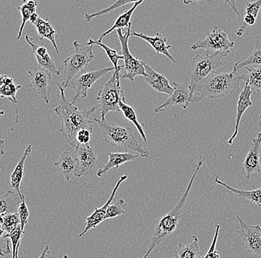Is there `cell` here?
<instances>
[{
    "instance_id": "cb8c5ba5",
    "label": "cell",
    "mask_w": 261,
    "mask_h": 258,
    "mask_svg": "<svg viewBox=\"0 0 261 258\" xmlns=\"http://www.w3.org/2000/svg\"><path fill=\"white\" fill-rule=\"evenodd\" d=\"M109 155V161L106 163V166L98 170L97 173V176L98 177H102L104 175H106L109 171L111 170L115 169V171H117L122 165L125 164V163L129 162V161H134L140 157V154H135L133 153H108Z\"/></svg>"
},
{
    "instance_id": "836d02e7",
    "label": "cell",
    "mask_w": 261,
    "mask_h": 258,
    "mask_svg": "<svg viewBox=\"0 0 261 258\" xmlns=\"http://www.w3.org/2000/svg\"><path fill=\"white\" fill-rule=\"evenodd\" d=\"M21 224L19 213H6L1 215V235L8 233L14 231V229Z\"/></svg>"
},
{
    "instance_id": "b9f144b4",
    "label": "cell",
    "mask_w": 261,
    "mask_h": 258,
    "mask_svg": "<svg viewBox=\"0 0 261 258\" xmlns=\"http://www.w3.org/2000/svg\"><path fill=\"white\" fill-rule=\"evenodd\" d=\"M220 229V225H217L216 229H215V236H214L213 240H212L211 246H210V249L208 250V252H207V254L205 255V258H218L220 257V253L217 251L216 249H215V248H216L217 242H218Z\"/></svg>"
},
{
    "instance_id": "7bdbcfd3",
    "label": "cell",
    "mask_w": 261,
    "mask_h": 258,
    "mask_svg": "<svg viewBox=\"0 0 261 258\" xmlns=\"http://www.w3.org/2000/svg\"><path fill=\"white\" fill-rule=\"evenodd\" d=\"M221 1L224 2L226 4L228 5V6H230V8H231V10H232V11L236 13L237 15H241V14H240L238 9H237L236 0H221Z\"/></svg>"
},
{
    "instance_id": "ffe728a7",
    "label": "cell",
    "mask_w": 261,
    "mask_h": 258,
    "mask_svg": "<svg viewBox=\"0 0 261 258\" xmlns=\"http://www.w3.org/2000/svg\"><path fill=\"white\" fill-rule=\"evenodd\" d=\"M55 166L65 180L68 182L71 180L77 170L78 161L76 150H65L55 163Z\"/></svg>"
},
{
    "instance_id": "484cf974",
    "label": "cell",
    "mask_w": 261,
    "mask_h": 258,
    "mask_svg": "<svg viewBox=\"0 0 261 258\" xmlns=\"http://www.w3.org/2000/svg\"><path fill=\"white\" fill-rule=\"evenodd\" d=\"M215 182L217 184L223 186V187L227 189L230 192L236 194L238 197L244 198L245 200L249 201V202L254 204V205L261 207V187L250 191L240 190V189H237L236 187H231V186L225 183L223 181L220 180L218 176L215 177Z\"/></svg>"
},
{
    "instance_id": "7402d4cb",
    "label": "cell",
    "mask_w": 261,
    "mask_h": 258,
    "mask_svg": "<svg viewBox=\"0 0 261 258\" xmlns=\"http://www.w3.org/2000/svg\"><path fill=\"white\" fill-rule=\"evenodd\" d=\"M145 68H146V77H144L146 83L153 88L155 91L160 93L171 96L174 90V86H171L169 80L154 71L149 65L146 64L144 62Z\"/></svg>"
},
{
    "instance_id": "8fae6325",
    "label": "cell",
    "mask_w": 261,
    "mask_h": 258,
    "mask_svg": "<svg viewBox=\"0 0 261 258\" xmlns=\"http://www.w3.org/2000/svg\"><path fill=\"white\" fill-rule=\"evenodd\" d=\"M240 228L237 231L242 240L243 247L249 254L261 257V227L245 223L240 216H237Z\"/></svg>"
},
{
    "instance_id": "9c48e42d",
    "label": "cell",
    "mask_w": 261,
    "mask_h": 258,
    "mask_svg": "<svg viewBox=\"0 0 261 258\" xmlns=\"http://www.w3.org/2000/svg\"><path fill=\"white\" fill-rule=\"evenodd\" d=\"M114 67L110 68H98L92 71L85 72L80 73L73 78L69 83L68 87L72 88L75 90L71 102L75 104L80 99H86L88 96V91L92 87L93 85L97 82L104 75L110 72L114 71Z\"/></svg>"
},
{
    "instance_id": "ba28073f",
    "label": "cell",
    "mask_w": 261,
    "mask_h": 258,
    "mask_svg": "<svg viewBox=\"0 0 261 258\" xmlns=\"http://www.w3.org/2000/svg\"><path fill=\"white\" fill-rule=\"evenodd\" d=\"M132 26L127 28L126 32L123 33L124 29H117V35L121 45V52L124 60V74L121 75V79H127L129 81H135V78L138 76L146 77V68L144 62L138 60L132 55L129 50V42L130 33H132Z\"/></svg>"
},
{
    "instance_id": "bcb514c9",
    "label": "cell",
    "mask_w": 261,
    "mask_h": 258,
    "mask_svg": "<svg viewBox=\"0 0 261 258\" xmlns=\"http://www.w3.org/2000/svg\"><path fill=\"white\" fill-rule=\"evenodd\" d=\"M48 249V246H47L45 248V251H43V253H42V254L40 255V257H46V251Z\"/></svg>"
},
{
    "instance_id": "52a82bcc",
    "label": "cell",
    "mask_w": 261,
    "mask_h": 258,
    "mask_svg": "<svg viewBox=\"0 0 261 258\" xmlns=\"http://www.w3.org/2000/svg\"><path fill=\"white\" fill-rule=\"evenodd\" d=\"M93 46L94 45H82L78 41L73 42V48L74 51L69 58L64 61V75L65 80L62 83L65 89L69 86V83L72 81L73 78L80 73H83L90 62L94 59V55L93 53Z\"/></svg>"
},
{
    "instance_id": "e575fe53",
    "label": "cell",
    "mask_w": 261,
    "mask_h": 258,
    "mask_svg": "<svg viewBox=\"0 0 261 258\" xmlns=\"http://www.w3.org/2000/svg\"><path fill=\"white\" fill-rule=\"evenodd\" d=\"M140 1H141V0H117L115 3H114L113 4L109 6V8L99 10V11L95 13H89H89H86V14H85V19H86L87 22H91L94 18L102 17V16L106 15V14L112 12V11H114V10L125 6V5L130 4V3H137V2Z\"/></svg>"
},
{
    "instance_id": "8d00e7d4",
    "label": "cell",
    "mask_w": 261,
    "mask_h": 258,
    "mask_svg": "<svg viewBox=\"0 0 261 258\" xmlns=\"http://www.w3.org/2000/svg\"><path fill=\"white\" fill-rule=\"evenodd\" d=\"M125 201L122 199L117 200L115 203L110 204L108 208L107 213L105 217V220L109 219L115 218V217L125 215Z\"/></svg>"
},
{
    "instance_id": "e0dca14e",
    "label": "cell",
    "mask_w": 261,
    "mask_h": 258,
    "mask_svg": "<svg viewBox=\"0 0 261 258\" xmlns=\"http://www.w3.org/2000/svg\"><path fill=\"white\" fill-rule=\"evenodd\" d=\"M25 40L32 48L33 54L35 57L38 66L43 67V68L50 71L52 74L59 76L61 73L62 68H57L53 59L49 55L47 49L45 47L42 46V45H38L35 40L33 39V37H30L28 34L25 36Z\"/></svg>"
},
{
    "instance_id": "3957f363",
    "label": "cell",
    "mask_w": 261,
    "mask_h": 258,
    "mask_svg": "<svg viewBox=\"0 0 261 258\" xmlns=\"http://www.w3.org/2000/svg\"><path fill=\"white\" fill-rule=\"evenodd\" d=\"M103 135V142L114 148H123L138 153L143 158H149V149L143 148L134 136L132 128L121 127L102 119H94Z\"/></svg>"
},
{
    "instance_id": "ee69618b",
    "label": "cell",
    "mask_w": 261,
    "mask_h": 258,
    "mask_svg": "<svg viewBox=\"0 0 261 258\" xmlns=\"http://www.w3.org/2000/svg\"><path fill=\"white\" fill-rule=\"evenodd\" d=\"M208 1V0H184V3L185 5L192 4V3H197V4L204 5Z\"/></svg>"
},
{
    "instance_id": "5bb4252c",
    "label": "cell",
    "mask_w": 261,
    "mask_h": 258,
    "mask_svg": "<svg viewBox=\"0 0 261 258\" xmlns=\"http://www.w3.org/2000/svg\"><path fill=\"white\" fill-rule=\"evenodd\" d=\"M174 87V92L169 99L163 104L155 109V112H162L172 107H181L186 109L189 105L193 104V97L191 94L189 85L181 84L174 82L173 83Z\"/></svg>"
},
{
    "instance_id": "30bf717a",
    "label": "cell",
    "mask_w": 261,
    "mask_h": 258,
    "mask_svg": "<svg viewBox=\"0 0 261 258\" xmlns=\"http://www.w3.org/2000/svg\"><path fill=\"white\" fill-rule=\"evenodd\" d=\"M234 45V42L228 39V31L220 30L218 26H215L204 40L195 42L191 49L193 51L203 50L206 53L212 54L230 51Z\"/></svg>"
},
{
    "instance_id": "7c38bea8",
    "label": "cell",
    "mask_w": 261,
    "mask_h": 258,
    "mask_svg": "<svg viewBox=\"0 0 261 258\" xmlns=\"http://www.w3.org/2000/svg\"><path fill=\"white\" fill-rule=\"evenodd\" d=\"M51 74L48 69L41 66L29 72L31 87L43 99L45 104H48L50 102L53 85Z\"/></svg>"
},
{
    "instance_id": "4316f807",
    "label": "cell",
    "mask_w": 261,
    "mask_h": 258,
    "mask_svg": "<svg viewBox=\"0 0 261 258\" xmlns=\"http://www.w3.org/2000/svg\"><path fill=\"white\" fill-rule=\"evenodd\" d=\"M246 68L248 74L239 75L237 78L247 83L253 91L261 93V65H252Z\"/></svg>"
},
{
    "instance_id": "2e32d148",
    "label": "cell",
    "mask_w": 261,
    "mask_h": 258,
    "mask_svg": "<svg viewBox=\"0 0 261 258\" xmlns=\"http://www.w3.org/2000/svg\"><path fill=\"white\" fill-rule=\"evenodd\" d=\"M127 179H128V174H124V175L120 176V179L117 181V184L114 186L112 194H111L109 200L106 202L105 205L101 207V208H97V207H96V208H94V213L90 215V216L86 219V226H85L83 232L80 233L78 238H81L83 235L86 234L88 231L92 229V228H96V227H97L98 225L105 220L106 215V213H107V210L109 205L112 203V200H114V197H115L116 194H117L120 184H121L122 182H125Z\"/></svg>"
},
{
    "instance_id": "74e56055",
    "label": "cell",
    "mask_w": 261,
    "mask_h": 258,
    "mask_svg": "<svg viewBox=\"0 0 261 258\" xmlns=\"http://www.w3.org/2000/svg\"><path fill=\"white\" fill-rule=\"evenodd\" d=\"M94 130L91 128H82L76 134V141L81 145H86L91 142V138L93 136Z\"/></svg>"
},
{
    "instance_id": "f1b7e54d",
    "label": "cell",
    "mask_w": 261,
    "mask_h": 258,
    "mask_svg": "<svg viewBox=\"0 0 261 258\" xmlns=\"http://www.w3.org/2000/svg\"><path fill=\"white\" fill-rule=\"evenodd\" d=\"M22 202V198L17 192L8 191L5 195L1 197V205L0 213H14L18 212L19 205Z\"/></svg>"
},
{
    "instance_id": "277c9868",
    "label": "cell",
    "mask_w": 261,
    "mask_h": 258,
    "mask_svg": "<svg viewBox=\"0 0 261 258\" xmlns=\"http://www.w3.org/2000/svg\"><path fill=\"white\" fill-rule=\"evenodd\" d=\"M236 73H217L215 72L197 83L195 89V104L205 99H218L226 97L236 86Z\"/></svg>"
},
{
    "instance_id": "7a4b0ae2",
    "label": "cell",
    "mask_w": 261,
    "mask_h": 258,
    "mask_svg": "<svg viewBox=\"0 0 261 258\" xmlns=\"http://www.w3.org/2000/svg\"><path fill=\"white\" fill-rule=\"evenodd\" d=\"M204 161H205V158L203 157L201 155H199L198 161H197L193 175L192 176V178L189 181L187 190H186L184 195L179 199L178 202L174 205V208L169 210L166 215L161 217L155 223L154 236H153L151 243H150L146 254L144 255L145 258L148 257L159 245L166 241L171 233L174 232L175 230L178 228L179 220L181 217L184 215V208L185 207L186 203H187L189 192L192 189L196 176L198 174Z\"/></svg>"
},
{
    "instance_id": "ac0fdd59",
    "label": "cell",
    "mask_w": 261,
    "mask_h": 258,
    "mask_svg": "<svg viewBox=\"0 0 261 258\" xmlns=\"http://www.w3.org/2000/svg\"><path fill=\"white\" fill-rule=\"evenodd\" d=\"M252 93L253 90L251 89L250 86L246 83L244 89L241 92L239 96V99L238 101V105H237V114L236 118V127H234V132L232 135L230 137L228 140V145H231L236 139L238 132H239L240 124H241V119L246 112V109L252 106Z\"/></svg>"
},
{
    "instance_id": "6da1fadb",
    "label": "cell",
    "mask_w": 261,
    "mask_h": 258,
    "mask_svg": "<svg viewBox=\"0 0 261 258\" xmlns=\"http://www.w3.org/2000/svg\"><path fill=\"white\" fill-rule=\"evenodd\" d=\"M57 85L60 89V104L55 111L61 121L60 132L72 148H76L78 145L76 134L85 127L93 129V122H94V119H91V115L99 109V105L94 106L86 110H80L74 104L67 99L65 89L62 84L57 83Z\"/></svg>"
},
{
    "instance_id": "4dcf8cb0",
    "label": "cell",
    "mask_w": 261,
    "mask_h": 258,
    "mask_svg": "<svg viewBox=\"0 0 261 258\" xmlns=\"http://www.w3.org/2000/svg\"><path fill=\"white\" fill-rule=\"evenodd\" d=\"M37 3L36 1H34V0H23V3H22V6L18 7V10H19L21 16H22V24H21L19 32H18V40H20L26 22L30 21L31 17H32L33 14L37 12Z\"/></svg>"
},
{
    "instance_id": "60d3db41",
    "label": "cell",
    "mask_w": 261,
    "mask_h": 258,
    "mask_svg": "<svg viewBox=\"0 0 261 258\" xmlns=\"http://www.w3.org/2000/svg\"><path fill=\"white\" fill-rule=\"evenodd\" d=\"M256 19L254 17L250 14H246L244 18V20L241 22V26L239 29H237L236 33L238 37H241L244 34L245 29L246 27L249 26V27H253L256 24Z\"/></svg>"
},
{
    "instance_id": "d6986e66",
    "label": "cell",
    "mask_w": 261,
    "mask_h": 258,
    "mask_svg": "<svg viewBox=\"0 0 261 258\" xmlns=\"http://www.w3.org/2000/svg\"><path fill=\"white\" fill-rule=\"evenodd\" d=\"M31 24H33L38 34L40 41L44 39L49 40L55 47L57 54H60L57 45V32L51 22L48 19H43L40 17L37 12L34 13L30 19Z\"/></svg>"
},
{
    "instance_id": "5b68a950",
    "label": "cell",
    "mask_w": 261,
    "mask_h": 258,
    "mask_svg": "<svg viewBox=\"0 0 261 258\" xmlns=\"http://www.w3.org/2000/svg\"><path fill=\"white\" fill-rule=\"evenodd\" d=\"M229 52L230 51H226L212 54L205 53L204 55H197L193 59L187 71L190 78L189 89L193 97V104H195V89L197 83L219 68Z\"/></svg>"
},
{
    "instance_id": "f546056e",
    "label": "cell",
    "mask_w": 261,
    "mask_h": 258,
    "mask_svg": "<svg viewBox=\"0 0 261 258\" xmlns=\"http://www.w3.org/2000/svg\"><path fill=\"white\" fill-rule=\"evenodd\" d=\"M252 65H261V43L259 40H257L255 47L251 53L234 63L233 72L236 73L241 68Z\"/></svg>"
},
{
    "instance_id": "603a6c76",
    "label": "cell",
    "mask_w": 261,
    "mask_h": 258,
    "mask_svg": "<svg viewBox=\"0 0 261 258\" xmlns=\"http://www.w3.org/2000/svg\"><path fill=\"white\" fill-rule=\"evenodd\" d=\"M0 82H1L0 83V96L2 99H8L14 104L16 111L15 124H18L19 112H18L16 94H17L18 91L22 88V86L16 84L14 79L6 75H1Z\"/></svg>"
},
{
    "instance_id": "9a60e30c",
    "label": "cell",
    "mask_w": 261,
    "mask_h": 258,
    "mask_svg": "<svg viewBox=\"0 0 261 258\" xmlns=\"http://www.w3.org/2000/svg\"><path fill=\"white\" fill-rule=\"evenodd\" d=\"M261 125V114L260 115ZM260 148H261V130L257 134L256 138H253L252 146L249 153L246 155L244 164H243L242 174L246 178V180L249 181L251 176L258 174L260 171Z\"/></svg>"
},
{
    "instance_id": "f35d334b",
    "label": "cell",
    "mask_w": 261,
    "mask_h": 258,
    "mask_svg": "<svg viewBox=\"0 0 261 258\" xmlns=\"http://www.w3.org/2000/svg\"><path fill=\"white\" fill-rule=\"evenodd\" d=\"M18 213H19V218H20L21 225H22V229L24 230V226L29 222V215H30L27 204H26L24 196L22 197V202H21L20 205H19Z\"/></svg>"
},
{
    "instance_id": "f6af8a7d",
    "label": "cell",
    "mask_w": 261,
    "mask_h": 258,
    "mask_svg": "<svg viewBox=\"0 0 261 258\" xmlns=\"http://www.w3.org/2000/svg\"><path fill=\"white\" fill-rule=\"evenodd\" d=\"M1 142H2V145H1V148H2L1 154H2V156H4V154H5L4 141H3V140H2Z\"/></svg>"
},
{
    "instance_id": "d590c367",
    "label": "cell",
    "mask_w": 261,
    "mask_h": 258,
    "mask_svg": "<svg viewBox=\"0 0 261 258\" xmlns=\"http://www.w3.org/2000/svg\"><path fill=\"white\" fill-rule=\"evenodd\" d=\"M24 233V230L22 229V225H18L17 227L11 231V232L8 233H3L1 236L6 237L8 239L11 240V244H12V253L13 257L17 258L18 254H19V248L20 246L21 241H22V238Z\"/></svg>"
},
{
    "instance_id": "d6a6232c",
    "label": "cell",
    "mask_w": 261,
    "mask_h": 258,
    "mask_svg": "<svg viewBox=\"0 0 261 258\" xmlns=\"http://www.w3.org/2000/svg\"><path fill=\"white\" fill-rule=\"evenodd\" d=\"M87 43L89 44V45H99V47H101L102 50L105 51L108 58H109L110 61L112 62L114 68H115L114 71L117 72V73H121L122 70H123L124 65H122V66H119L118 62L120 60H123V56H122V55H119V54L117 53V51L110 48V47L108 46V45H106V44H104L103 42L99 40H92V39H89Z\"/></svg>"
},
{
    "instance_id": "d4e9b609",
    "label": "cell",
    "mask_w": 261,
    "mask_h": 258,
    "mask_svg": "<svg viewBox=\"0 0 261 258\" xmlns=\"http://www.w3.org/2000/svg\"><path fill=\"white\" fill-rule=\"evenodd\" d=\"M32 151V145H29L24 150L19 162L16 165V168H14V171L11 174L10 185L14 191H16V192L19 194L22 199L24 195L20 192V185L24 177V164H25L26 158L30 156Z\"/></svg>"
},
{
    "instance_id": "7dc6e473",
    "label": "cell",
    "mask_w": 261,
    "mask_h": 258,
    "mask_svg": "<svg viewBox=\"0 0 261 258\" xmlns=\"http://www.w3.org/2000/svg\"><path fill=\"white\" fill-rule=\"evenodd\" d=\"M260 13H261V10H260Z\"/></svg>"
},
{
    "instance_id": "ab89813d",
    "label": "cell",
    "mask_w": 261,
    "mask_h": 258,
    "mask_svg": "<svg viewBox=\"0 0 261 258\" xmlns=\"http://www.w3.org/2000/svg\"><path fill=\"white\" fill-rule=\"evenodd\" d=\"M244 2L245 6H246V14H250L253 17L257 18L259 13L260 12L261 0H257L252 3L247 1V0H244Z\"/></svg>"
},
{
    "instance_id": "8992f818",
    "label": "cell",
    "mask_w": 261,
    "mask_h": 258,
    "mask_svg": "<svg viewBox=\"0 0 261 258\" xmlns=\"http://www.w3.org/2000/svg\"><path fill=\"white\" fill-rule=\"evenodd\" d=\"M120 73L114 71L113 75L98 93L97 101L102 121L106 120V115L109 112H121L120 101L126 102L125 95L120 86Z\"/></svg>"
},
{
    "instance_id": "83f0119b",
    "label": "cell",
    "mask_w": 261,
    "mask_h": 258,
    "mask_svg": "<svg viewBox=\"0 0 261 258\" xmlns=\"http://www.w3.org/2000/svg\"><path fill=\"white\" fill-rule=\"evenodd\" d=\"M193 241L188 244L177 245L174 257L177 258H201L199 239L196 235L192 236Z\"/></svg>"
},
{
    "instance_id": "4fadbf2b",
    "label": "cell",
    "mask_w": 261,
    "mask_h": 258,
    "mask_svg": "<svg viewBox=\"0 0 261 258\" xmlns=\"http://www.w3.org/2000/svg\"><path fill=\"white\" fill-rule=\"evenodd\" d=\"M77 156L78 167L75 176L81 178L90 175L98 163L97 152L92 144H78L75 148Z\"/></svg>"
},
{
    "instance_id": "1f68e13d",
    "label": "cell",
    "mask_w": 261,
    "mask_h": 258,
    "mask_svg": "<svg viewBox=\"0 0 261 258\" xmlns=\"http://www.w3.org/2000/svg\"><path fill=\"white\" fill-rule=\"evenodd\" d=\"M120 107L123 115L124 118L128 119L130 122L135 125V127L138 129L139 133H140V136H141L142 139L144 142H147V137L146 133H145L144 130H143V125L139 122L138 115H137L135 109L130 107L129 105L126 104L125 101H121L120 102Z\"/></svg>"
},
{
    "instance_id": "44dd1931",
    "label": "cell",
    "mask_w": 261,
    "mask_h": 258,
    "mask_svg": "<svg viewBox=\"0 0 261 258\" xmlns=\"http://www.w3.org/2000/svg\"><path fill=\"white\" fill-rule=\"evenodd\" d=\"M130 36L145 40V41L148 42V44H150L152 46V48L154 49L156 53L164 55L173 63H177L175 59L174 58V57L169 52L171 45H168L167 37H165L163 34L156 33L154 37H150V36H147L146 34L138 33V32L132 31Z\"/></svg>"
}]
</instances>
